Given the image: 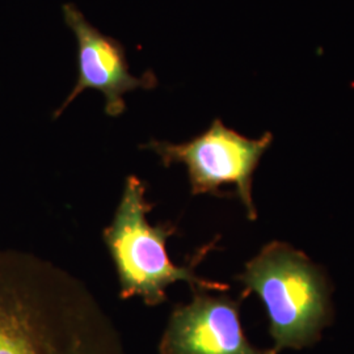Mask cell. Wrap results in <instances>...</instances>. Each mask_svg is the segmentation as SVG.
<instances>
[{"instance_id": "obj_1", "label": "cell", "mask_w": 354, "mask_h": 354, "mask_svg": "<svg viewBox=\"0 0 354 354\" xmlns=\"http://www.w3.org/2000/svg\"><path fill=\"white\" fill-rule=\"evenodd\" d=\"M0 354H127L121 333L74 274L0 251Z\"/></svg>"}, {"instance_id": "obj_2", "label": "cell", "mask_w": 354, "mask_h": 354, "mask_svg": "<svg viewBox=\"0 0 354 354\" xmlns=\"http://www.w3.org/2000/svg\"><path fill=\"white\" fill-rule=\"evenodd\" d=\"M146 190L140 177L127 176L113 221L102 231L117 272L120 298L138 297L146 306L156 307L167 302V289L177 281L189 283L192 289L228 290L227 283L201 279L194 272L215 243L201 248L188 266H176L169 259L167 241L176 234L177 227L171 222L150 225L147 214L153 203L147 201Z\"/></svg>"}, {"instance_id": "obj_3", "label": "cell", "mask_w": 354, "mask_h": 354, "mask_svg": "<svg viewBox=\"0 0 354 354\" xmlns=\"http://www.w3.org/2000/svg\"><path fill=\"white\" fill-rule=\"evenodd\" d=\"M235 279L244 285L243 298L256 292L264 304L277 353L317 344L332 323L327 277L286 243L266 244Z\"/></svg>"}, {"instance_id": "obj_4", "label": "cell", "mask_w": 354, "mask_h": 354, "mask_svg": "<svg viewBox=\"0 0 354 354\" xmlns=\"http://www.w3.org/2000/svg\"><path fill=\"white\" fill-rule=\"evenodd\" d=\"M272 142L270 131L251 140L226 127L221 118H215L206 131L188 142L151 140L140 149L155 152L165 168L185 165L193 196H222L221 187L235 185L247 218L253 222L257 219L252 197L253 174Z\"/></svg>"}, {"instance_id": "obj_5", "label": "cell", "mask_w": 354, "mask_h": 354, "mask_svg": "<svg viewBox=\"0 0 354 354\" xmlns=\"http://www.w3.org/2000/svg\"><path fill=\"white\" fill-rule=\"evenodd\" d=\"M62 12L66 26L76 37L77 80L64 104L53 114L54 120L86 89L100 91L105 97V113L115 118L127 111L124 96L127 92L158 86V77L152 71L142 77L131 75L125 46L92 26L75 4L66 3Z\"/></svg>"}, {"instance_id": "obj_6", "label": "cell", "mask_w": 354, "mask_h": 354, "mask_svg": "<svg viewBox=\"0 0 354 354\" xmlns=\"http://www.w3.org/2000/svg\"><path fill=\"white\" fill-rule=\"evenodd\" d=\"M189 304L172 310L159 340V354H279L260 349L247 339L241 320V299L192 289Z\"/></svg>"}]
</instances>
